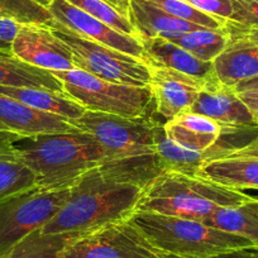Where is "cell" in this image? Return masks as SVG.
I'll list each match as a JSON object with an SVG mask.
<instances>
[{
    "label": "cell",
    "mask_w": 258,
    "mask_h": 258,
    "mask_svg": "<svg viewBox=\"0 0 258 258\" xmlns=\"http://www.w3.org/2000/svg\"><path fill=\"white\" fill-rule=\"evenodd\" d=\"M8 135V133L7 132H0V141L2 140H4V138H6V136Z\"/></svg>",
    "instance_id": "ab89813d"
},
{
    "label": "cell",
    "mask_w": 258,
    "mask_h": 258,
    "mask_svg": "<svg viewBox=\"0 0 258 258\" xmlns=\"http://www.w3.org/2000/svg\"><path fill=\"white\" fill-rule=\"evenodd\" d=\"M148 2L157 8L162 9L166 13L176 17V18L204 27V28H223L228 21V19L218 18V17L204 13V12L199 11L191 4H188L185 0H148Z\"/></svg>",
    "instance_id": "f1b7e54d"
},
{
    "label": "cell",
    "mask_w": 258,
    "mask_h": 258,
    "mask_svg": "<svg viewBox=\"0 0 258 258\" xmlns=\"http://www.w3.org/2000/svg\"><path fill=\"white\" fill-rule=\"evenodd\" d=\"M12 53L49 73L76 69L71 49L46 24H22L12 44Z\"/></svg>",
    "instance_id": "30bf717a"
},
{
    "label": "cell",
    "mask_w": 258,
    "mask_h": 258,
    "mask_svg": "<svg viewBox=\"0 0 258 258\" xmlns=\"http://www.w3.org/2000/svg\"><path fill=\"white\" fill-rule=\"evenodd\" d=\"M255 207H257V210H258V202H257V204H255Z\"/></svg>",
    "instance_id": "7bdbcfd3"
},
{
    "label": "cell",
    "mask_w": 258,
    "mask_h": 258,
    "mask_svg": "<svg viewBox=\"0 0 258 258\" xmlns=\"http://www.w3.org/2000/svg\"><path fill=\"white\" fill-rule=\"evenodd\" d=\"M49 27L71 49L76 69L110 83L148 86L151 69L145 61L84 38L56 21Z\"/></svg>",
    "instance_id": "ba28073f"
},
{
    "label": "cell",
    "mask_w": 258,
    "mask_h": 258,
    "mask_svg": "<svg viewBox=\"0 0 258 258\" xmlns=\"http://www.w3.org/2000/svg\"><path fill=\"white\" fill-rule=\"evenodd\" d=\"M143 188L106 180L99 171H89L71 187L58 213L41 229L43 234L84 233L128 220L137 212Z\"/></svg>",
    "instance_id": "3957f363"
},
{
    "label": "cell",
    "mask_w": 258,
    "mask_h": 258,
    "mask_svg": "<svg viewBox=\"0 0 258 258\" xmlns=\"http://www.w3.org/2000/svg\"><path fill=\"white\" fill-rule=\"evenodd\" d=\"M0 94L16 99L37 110L56 114L69 120L79 119L86 111L83 105L70 98L66 93H58L47 89L0 86Z\"/></svg>",
    "instance_id": "ffe728a7"
},
{
    "label": "cell",
    "mask_w": 258,
    "mask_h": 258,
    "mask_svg": "<svg viewBox=\"0 0 258 258\" xmlns=\"http://www.w3.org/2000/svg\"><path fill=\"white\" fill-rule=\"evenodd\" d=\"M80 233L43 234L41 229L31 233L0 258H61L62 250Z\"/></svg>",
    "instance_id": "484cf974"
},
{
    "label": "cell",
    "mask_w": 258,
    "mask_h": 258,
    "mask_svg": "<svg viewBox=\"0 0 258 258\" xmlns=\"http://www.w3.org/2000/svg\"><path fill=\"white\" fill-rule=\"evenodd\" d=\"M240 100L245 104L248 109L252 111L253 114L258 113V89L254 90H247L237 93Z\"/></svg>",
    "instance_id": "d590c367"
},
{
    "label": "cell",
    "mask_w": 258,
    "mask_h": 258,
    "mask_svg": "<svg viewBox=\"0 0 258 258\" xmlns=\"http://www.w3.org/2000/svg\"><path fill=\"white\" fill-rule=\"evenodd\" d=\"M233 13L228 21L243 26L258 27V2L255 0H230Z\"/></svg>",
    "instance_id": "f546056e"
},
{
    "label": "cell",
    "mask_w": 258,
    "mask_h": 258,
    "mask_svg": "<svg viewBox=\"0 0 258 258\" xmlns=\"http://www.w3.org/2000/svg\"><path fill=\"white\" fill-rule=\"evenodd\" d=\"M33 2H36V3L41 4L42 7H44V8H47V7L49 6V4L53 2V0H33Z\"/></svg>",
    "instance_id": "f35d334b"
},
{
    "label": "cell",
    "mask_w": 258,
    "mask_h": 258,
    "mask_svg": "<svg viewBox=\"0 0 258 258\" xmlns=\"http://www.w3.org/2000/svg\"><path fill=\"white\" fill-rule=\"evenodd\" d=\"M129 21L137 31L140 41L156 38L163 34L182 33L204 28L166 13L148 0H131Z\"/></svg>",
    "instance_id": "ac0fdd59"
},
{
    "label": "cell",
    "mask_w": 258,
    "mask_h": 258,
    "mask_svg": "<svg viewBox=\"0 0 258 258\" xmlns=\"http://www.w3.org/2000/svg\"><path fill=\"white\" fill-rule=\"evenodd\" d=\"M156 155L163 172H178L188 176H197L198 171L210 161L225 158L232 155L240 146L220 145L218 141L213 147L205 151L186 150L173 143L166 136L163 124L157 121L153 128Z\"/></svg>",
    "instance_id": "9a60e30c"
},
{
    "label": "cell",
    "mask_w": 258,
    "mask_h": 258,
    "mask_svg": "<svg viewBox=\"0 0 258 258\" xmlns=\"http://www.w3.org/2000/svg\"><path fill=\"white\" fill-rule=\"evenodd\" d=\"M0 132H4V131H3V126H2V125H0Z\"/></svg>",
    "instance_id": "b9f144b4"
},
{
    "label": "cell",
    "mask_w": 258,
    "mask_h": 258,
    "mask_svg": "<svg viewBox=\"0 0 258 258\" xmlns=\"http://www.w3.org/2000/svg\"><path fill=\"white\" fill-rule=\"evenodd\" d=\"M188 111L212 119L225 131L258 128L253 113L234 89L220 83L200 91Z\"/></svg>",
    "instance_id": "4fadbf2b"
},
{
    "label": "cell",
    "mask_w": 258,
    "mask_h": 258,
    "mask_svg": "<svg viewBox=\"0 0 258 258\" xmlns=\"http://www.w3.org/2000/svg\"><path fill=\"white\" fill-rule=\"evenodd\" d=\"M141 43L145 49L143 61L150 66L172 69L209 84L220 83L215 75L213 62L203 61L162 37L143 39Z\"/></svg>",
    "instance_id": "2e32d148"
},
{
    "label": "cell",
    "mask_w": 258,
    "mask_h": 258,
    "mask_svg": "<svg viewBox=\"0 0 258 258\" xmlns=\"http://www.w3.org/2000/svg\"><path fill=\"white\" fill-rule=\"evenodd\" d=\"M129 220L160 252L181 258H209L255 247L245 238L208 227L199 220L146 212H136Z\"/></svg>",
    "instance_id": "5b68a950"
},
{
    "label": "cell",
    "mask_w": 258,
    "mask_h": 258,
    "mask_svg": "<svg viewBox=\"0 0 258 258\" xmlns=\"http://www.w3.org/2000/svg\"><path fill=\"white\" fill-rule=\"evenodd\" d=\"M9 136L0 141V200L37 186L36 175L11 147Z\"/></svg>",
    "instance_id": "d4e9b609"
},
{
    "label": "cell",
    "mask_w": 258,
    "mask_h": 258,
    "mask_svg": "<svg viewBox=\"0 0 258 258\" xmlns=\"http://www.w3.org/2000/svg\"><path fill=\"white\" fill-rule=\"evenodd\" d=\"M70 188H26L0 200V257L36 230L42 229L70 197Z\"/></svg>",
    "instance_id": "52a82bcc"
},
{
    "label": "cell",
    "mask_w": 258,
    "mask_h": 258,
    "mask_svg": "<svg viewBox=\"0 0 258 258\" xmlns=\"http://www.w3.org/2000/svg\"><path fill=\"white\" fill-rule=\"evenodd\" d=\"M162 258H181L177 255L165 254L162 253ZM209 258H258V247H247L240 248V249L229 250V252L219 253L217 255H213Z\"/></svg>",
    "instance_id": "836d02e7"
},
{
    "label": "cell",
    "mask_w": 258,
    "mask_h": 258,
    "mask_svg": "<svg viewBox=\"0 0 258 258\" xmlns=\"http://www.w3.org/2000/svg\"><path fill=\"white\" fill-rule=\"evenodd\" d=\"M150 69L151 79L148 88L152 93L155 109L167 120L188 111L200 91L219 84L205 83L172 69L160 66H150Z\"/></svg>",
    "instance_id": "7c38bea8"
},
{
    "label": "cell",
    "mask_w": 258,
    "mask_h": 258,
    "mask_svg": "<svg viewBox=\"0 0 258 258\" xmlns=\"http://www.w3.org/2000/svg\"><path fill=\"white\" fill-rule=\"evenodd\" d=\"M199 11L218 18L229 19L233 13L230 0H185Z\"/></svg>",
    "instance_id": "1f68e13d"
},
{
    "label": "cell",
    "mask_w": 258,
    "mask_h": 258,
    "mask_svg": "<svg viewBox=\"0 0 258 258\" xmlns=\"http://www.w3.org/2000/svg\"><path fill=\"white\" fill-rule=\"evenodd\" d=\"M0 18L16 21L21 24L51 26L54 19L48 9L33 0H0Z\"/></svg>",
    "instance_id": "83f0119b"
},
{
    "label": "cell",
    "mask_w": 258,
    "mask_h": 258,
    "mask_svg": "<svg viewBox=\"0 0 258 258\" xmlns=\"http://www.w3.org/2000/svg\"><path fill=\"white\" fill-rule=\"evenodd\" d=\"M105 2H108L114 8L118 9L123 16L129 18V4H131V0H105Z\"/></svg>",
    "instance_id": "74e56055"
},
{
    "label": "cell",
    "mask_w": 258,
    "mask_h": 258,
    "mask_svg": "<svg viewBox=\"0 0 258 258\" xmlns=\"http://www.w3.org/2000/svg\"><path fill=\"white\" fill-rule=\"evenodd\" d=\"M0 86L41 88L64 93L63 85L49 71L34 68L13 53L0 51Z\"/></svg>",
    "instance_id": "7402d4cb"
},
{
    "label": "cell",
    "mask_w": 258,
    "mask_h": 258,
    "mask_svg": "<svg viewBox=\"0 0 258 258\" xmlns=\"http://www.w3.org/2000/svg\"><path fill=\"white\" fill-rule=\"evenodd\" d=\"M213 63L220 84L233 88L240 81L258 76V47L229 44Z\"/></svg>",
    "instance_id": "44dd1931"
},
{
    "label": "cell",
    "mask_w": 258,
    "mask_h": 258,
    "mask_svg": "<svg viewBox=\"0 0 258 258\" xmlns=\"http://www.w3.org/2000/svg\"><path fill=\"white\" fill-rule=\"evenodd\" d=\"M240 190L225 187L198 176L163 172L143 188L137 212L204 222L219 208L254 202Z\"/></svg>",
    "instance_id": "277c9868"
},
{
    "label": "cell",
    "mask_w": 258,
    "mask_h": 258,
    "mask_svg": "<svg viewBox=\"0 0 258 258\" xmlns=\"http://www.w3.org/2000/svg\"><path fill=\"white\" fill-rule=\"evenodd\" d=\"M70 121L101 146L104 161L99 171L106 180L146 188L163 173L153 138L158 120L152 114L126 118L86 110L80 118Z\"/></svg>",
    "instance_id": "6da1fadb"
},
{
    "label": "cell",
    "mask_w": 258,
    "mask_h": 258,
    "mask_svg": "<svg viewBox=\"0 0 258 258\" xmlns=\"http://www.w3.org/2000/svg\"><path fill=\"white\" fill-rule=\"evenodd\" d=\"M73 6L78 7L81 11L88 13L89 16L99 19L100 22L105 23L110 28L115 29L116 32L132 36L138 38V33L133 24L131 23L128 17L123 16L118 9L114 8L111 4H109L105 0H66Z\"/></svg>",
    "instance_id": "4316f807"
},
{
    "label": "cell",
    "mask_w": 258,
    "mask_h": 258,
    "mask_svg": "<svg viewBox=\"0 0 258 258\" xmlns=\"http://www.w3.org/2000/svg\"><path fill=\"white\" fill-rule=\"evenodd\" d=\"M228 157H243V158H258V136L243 145L242 147L237 148L234 152Z\"/></svg>",
    "instance_id": "e575fe53"
},
{
    "label": "cell",
    "mask_w": 258,
    "mask_h": 258,
    "mask_svg": "<svg viewBox=\"0 0 258 258\" xmlns=\"http://www.w3.org/2000/svg\"><path fill=\"white\" fill-rule=\"evenodd\" d=\"M0 125L7 133L36 136L46 133L81 132L69 119L44 113L21 101L0 94Z\"/></svg>",
    "instance_id": "5bb4252c"
},
{
    "label": "cell",
    "mask_w": 258,
    "mask_h": 258,
    "mask_svg": "<svg viewBox=\"0 0 258 258\" xmlns=\"http://www.w3.org/2000/svg\"><path fill=\"white\" fill-rule=\"evenodd\" d=\"M22 24L16 21L0 18V51L12 53V44Z\"/></svg>",
    "instance_id": "d6a6232c"
},
{
    "label": "cell",
    "mask_w": 258,
    "mask_h": 258,
    "mask_svg": "<svg viewBox=\"0 0 258 258\" xmlns=\"http://www.w3.org/2000/svg\"><path fill=\"white\" fill-rule=\"evenodd\" d=\"M254 202L237 207H223L204 220L205 225L239 235L258 247V210Z\"/></svg>",
    "instance_id": "603a6c76"
},
{
    "label": "cell",
    "mask_w": 258,
    "mask_h": 258,
    "mask_svg": "<svg viewBox=\"0 0 258 258\" xmlns=\"http://www.w3.org/2000/svg\"><path fill=\"white\" fill-rule=\"evenodd\" d=\"M11 147L33 171L37 186L48 190L70 188L89 171L100 167L104 152L86 132L9 136Z\"/></svg>",
    "instance_id": "7a4b0ae2"
},
{
    "label": "cell",
    "mask_w": 258,
    "mask_h": 258,
    "mask_svg": "<svg viewBox=\"0 0 258 258\" xmlns=\"http://www.w3.org/2000/svg\"><path fill=\"white\" fill-rule=\"evenodd\" d=\"M63 85L64 93L86 110L126 118H143L155 108L150 88L110 83L80 69L51 71Z\"/></svg>",
    "instance_id": "8992f818"
},
{
    "label": "cell",
    "mask_w": 258,
    "mask_h": 258,
    "mask_svg": "<svg viewBox=\"0 0 258 258\" xmlns=\"http://www.w3.org/2000/svg\"><path fill=\"white\" fill-rule=\"evenodd\" d=\"M224 29L229 36V44H245L258 47V27L243 26L235 22L227 21Z\"/></svg>",
    "instance_id": "4dcf8cb0"
},
{
    "label": "cell",
    "mask_w": 258,
    "mask_h": 258,
    "mask_svg": "<svg viewBox=\"0 0 258 258\" xmlns=\"http://www.w3.org/2000/svg\"><path fill=\"white\" fill-rule=\"evenodd\" d=\"M255 2H258V0H255Z\"/></svg>",
    "instance_id": "ee69618b"
},
{
    "label": "cell",
    "mask_w": 258,
    "mask_h": 258,
    "mask_svg": "<svg viewBox=\"0 0 258 258\" xmlns=\"http://www.w3.org/2000/svg\"><path fill=\"white\" fill-rule=\"evenodd\" d=\"M61 258H162V252L128 219L78 235L66 244Z\"/></svg>",
    "instance_id": "9c48e42d"
},
{
    "label": "cell",
    "mask_w": 258,
    "mask_h": 258,
    "mask_svg": "<svg viewBox=\"0 0 258 258\" xmlns=\"http://www.w3.org/2000/svg\"><path fill=\"white\" fill-rule=\"evenodd\" d=\"M197 176L234 190H258V158L225 157L210 161L202 166Z\"/></svg>",
    "instance_id": "d6986e66"
},
{
    "label": "cell",
    "mask_w": 258,
    "mask_h": 258,
    "mask_svg": "<svg viewBox=\"0 0 258 258\" xmlns=\"http://www.w3.org/2000/svg\"><path fill=\"white\" fill-rule=\"evenodd\" d=\"M162 38L190 52L203 61L213 62L229 46V36L223 28H200L182 33L163 34Z\"/></svg>",
    "instance_id": "cb8c5ba5"
},
{
    "label": "cell",
    "mask_w": 258,
    "mask_h": 258,
    "mask_svg": "<svg viewBox=\"0 0 258 258\" xmlns=\"http://www.w3.org/2000/svg\"><path fill=\"white\" fill-rule=\"evenodd\" d=\"M253 115H254V119H255V121H257V125H258V113L253 114Z\"/></svg>",
    "instance_id": "60d3db41"
},
{
    "label": "cell",
    "mask_w": 258,
    "mask_h": 258,
    "mask_svg": "<svg viewBox=\"0 0 258 258\" xmlns=\"http://www.w3.org/2000/svg\"><path fill=\"white\" fill-rule=\"evenodd\" d=\"M47 9L57 23L74 33L143 61L145 49L140 39L116 32L66 0H53Z\"/></svg>",
    "instance_id": "8fae6325"
},
{
    "label": "cell",
    "mask_w": 258,
    "mask_h": 258,
    "mask_svg": "<svg viewBox=\"0 0 258 258\" xmlns=\"http://www.w3.org/2000/svg\"><path fill=\"white\" fill-rule=\"evenodd\" d=\"M165 133L173 143L186 150L205 151L219 141L225 129L212 119L185 111L163 123Z\"/></svg>",
    "instance_id": "e0dca14e"
},
{
    "label": "cell",
    "mask_w": 258,
    "mask_h": 258,
    "mask_svg": "<svg viewBox=\"0 0 258 258\" xmlns=\"http://www.w3.org/2000/svg\"><path fill=\"white\" fill-rule=\"evenodd\" d=\"M235 93H240V91H247V90H254L258 89V76L252 79H248V80L240 81L239 84H237L235 86H233Z\"/></svg>",
    "instance_id": "8d00e7d4"
}]
</instances>
